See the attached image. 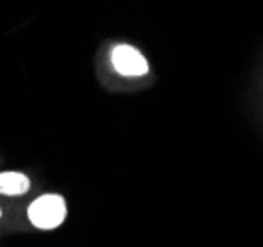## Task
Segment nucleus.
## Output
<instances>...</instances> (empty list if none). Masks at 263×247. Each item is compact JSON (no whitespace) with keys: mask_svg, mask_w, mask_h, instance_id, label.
Instances as JSON below:
<instances>
[{"mask_svg":"<svg viewBox=\"0 0 263 247\" xmlns=\"http://www.w3.org/2000/svg\"><path fill=\"white\" fill-rule=\"evenodd\" d=\"M28 218L36 227H42V230L58 227L66 218L64 198L55 194H46L38 200H34L30 210H28Z\"/></svg>","mask_w":263,"mask_h":247,"instance_id":"nucleus-1","label":"nucleus"},{"mask_svg":"<svg viewBox=\"0 0 263 247\" xmlns=\"http://www.w3.org/2000/svg\"><path fill=\"white\" fill-rule=\"evenodd\" d=\"M111 62H113V67L125 78H141L148 71V64H146L145 55L137 48L127 46V44H119L113 48Z\"/></svg>","mask_w":263,"mask_h":247,"instance_id":"nucleus-2","label":"nucleus"},{"mask_svg":"<svg viewBox=\"0 0 263 247\" xmlns=\"http://www.w3.org/2000/svg\"><path fill=\"white\" fill-rule=\"evenodd\" d=\"M30 180L20 172H2L0 174V194L18 196L28 192Z\"/></svg>","mask_w":263,"mask_h":247,"instance_id":"nucleus-3","label":"nucleus"}]
</instances>
